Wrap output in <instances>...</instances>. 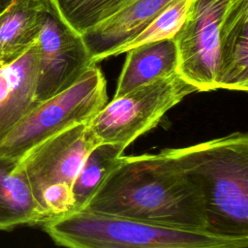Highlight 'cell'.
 Masks as SVG:
<instances>
[{
	"instance_id": "277c9868",
	"label": "cell",
	"mask_w": 248,
	"mask_h": 248,
	"mask_svg": "<svg viewBox=\"0 0 248 248\" xmlns=\"http://www.w3.org/2000/svg\"><path fill=\"white\" fill-rule=\"evenodd\" d=\"M108 102L107 81L97 64L74 83L39 102L0 142V157L19 159L47 138L78 123H88Z\"/></svg>"
},
{
	"instance_id": "52a82bcc",
	"label": "cell",
	"mask_w": 248,
	"mask_h": 248,
	"mask_svg": "<svg viewBox=\"0 0 248 248\" xmlns=\"http://www.w3.org/2000/svg\"><path fill=\"white\" fill-rule=\"evenodd\" d=\"M46 1L47 10L37 38L38 103L70 86L95 64L82 36L67 25Z\"/></svg>"
},
{
	"instance_id": "5b68a950",
	"label": "cell",
	"mask_w": 248,
	"mask_h": 248,
	"mask_svg": "<svg viewBox=\"0 0 248 248\" xmlns=\"http://www.w3.org/2000/svg\"><path fill=\"white\" fill-rule=\"evenodd\" d=\"M193 92L195 87L174 73L113 97L90 119L88 128L97 143L127 148Z\"/></svg>"
},
{
	"instance_id": "4fadbf2b",
	"label": "cell",
	"mask_w": 248,
	"mask_h": 248,
	"mask_svg": "<svg viewBox=\"0 0 248 248\" xmlns=\"http://www.w3.org/2000/svg\"><path fill=\"white\" fill-rule=\"evenodd\" d=\"M113 97L176 73L177 49L173 39L142 44L127 50Z\"/></svg>"
},
{
	"instance_id": "30bf717a",
	"label": "cell",
	"mask_w": 248,
	"mask_h": 248,
	"mask_svg": "<svg viewBox=\"0 0 248 248\" xmlns=\"http://www.w3.org/2000/svg\"><path fill=\"white\" fill-rule=\"evenodd\" d=\"M173 0H130L81 36L97 64L114 48L140 33Z\"/></svg>"
},
{
	"instance_id": "2e32d148",
	"label": "cell",
	"mask_w": 248,
	"mask_h": 248,
	"mask_svg": "<svg viewBox=\"0 0 248 248\" xmlns=\"http://www.w3.org/2000/svg\"><path fill=\"white\" fill-rule=\"evenodd\" d=\"M194 0H173L140 33L111 50L107 58L125 53L132 47L165 39H172L181 28Z\"/></svg>"
},
{
	"instance_id": "9c48e42d",
	"label": "cell",
	"mask_w": 248,
	"mask_h": 248,
	"mask_svg": "<svg viewBox=\"0 0 248 248\" xmlns=\"http://www.w3.org/2000/svg\"><path fill=\"white\" fill-rule=\"evenodd\" d=\"M37 40L13 61L0 64V142L37 104Z\"/></svg>"
},
{
	"instance_id": "8992f818",
	"label": "cell",
	"mask_w": 248,
	"mask_h": 248,
	"mask_svg": "<svg viewBox=\"0 0 248 248\" xmlns=\"http://www.w3.org/2000/svg\"><path fill=\"white\" fill-rule=\"evenodd\" d=\"M236 0H194L174 40L176 73L196 91L218 89L219 41L224 17Z\"/></svg>"
},
{
	"instance_id": "5bb4252c",
	"label": "cell",
	"mask_w": 248,
	"mask_h": 248,
	"mask_svg": "<svg viewBox=\"0 0 248 248\" xmlns=\"http://www.w3.org/2000/svg\"><path fill=\"white\" fill-rule=\"evenodd\" d=\"M46 0H10L0 11V64L22 54L38 38Z\"/></svg>"
},
{
	"instance_id": "e0dca14e",
	"label": "cell",
	"mask_w": 248,
	"mask_h": 248,
	"mask_svg": "<svg viewBox=\"0 0 248 248\" xmlns=\"http://www.w3.org/2000/svg\"><path fill=\"white\" fill-rule=\"evenodd\" d=\"M129 1L48 0L61 19L80 35L111 16Z\"/></svg>"
},
{
	"instance_id": "7a4b0ae2",
	"label": "cell",
	"mask_w": 248,
	"mask_h": 248,
	"mask_svg": "<svg viewBox=\"0 0 248 248\" xmlns=\"http://www.w3.org/2000/svg\"><path fill=\"white\" fill-rule=\"evenodd\" d=\"M195 182L205 202L208 230L248 236V134L234 132L161 150Z\"/></svg>"
},
{
	"instance_id": "ba28073f",
	"label": "cell",
	"mask_w": 248,
	"mask_h": 248,
	"mask_svg": "<svg viewBox=\"0 0 248 248\" xmlns=\"http://www.w3.org/2000/svg\"><path fill=\"white\" fill-rule=\"evenodd\" d=\"M97 144L87 123L75 124L38 143L18 162L29 179L38 202L48 186L67 183L73 186L84 159Z\"/></svg>"
},
{
	"instance_id": "9a60e30c",
	"label": "cell",
	"mask_w": 248,
	"mask_h": 248,
	"mask_svg": "<svg viewBox=\"0 0 248 248\" xmlns=\"http://www.w3.org/2000/svg\"><path fill=\"white\" fill-rule=\"evenodd\" d=\"M125 149L120 144L97 143L89 151L72 186L75 211L83 209Z\"/></svg>"
},
{
	"instance_id": "6da1fadb",
	"label": "cell",
	"mask_w": 248,
	"mask_h": 248,
	"mask_svg": "<svg viewBox=\"0 0 248 248\" xmlns=\"http://www.w3.org/2000/svg\"><path fill=\"white\" fill-rule=\"evenodd\" d=\"M82 210L157 225L208 230L202 192L162 151L121 155Z\"/></svg>"
},
{
	"instance_id": "7c38bea8",
	"label": "cell",
	"mask_w": 248,
	"mask_h": 248,
	"mask_svg": "<svg viewBox=\"0 0 248 248\" xmlns=\"http://www.w3.org/2000/svg\"><path fill=\"white\" fill-rule=\"evenodd\" d=\"M46 220L18 159L0 157V231Z\"/></svg>"
},
{
	"instance_id": "3957f363",
	"label": "cell",
	"mask_w": 248,
	"mask_h": 248,
	"mask_svg": "<svg viewBox=\"0 0 248 248\" xmlns=\"http://www.w3.org/2000/svg\"><path fill=\"white\" fill-rule=\"evenodd\" d=\"M42 225L54 243L64 248H248V236L157 225L85 210L52 217Z\"/></svg>"
},
{
	"instance_id": "8fae6325",
	"label": "cell",
	"mask_w": 248,
	"mask_h": 248,
	"mask_svg": "<svg viewBox=\"0 0 248 248\" xmlns=\"http://www.w3.org/2000/svg\"><path fill=\"white\" fill-rule=\"evenodd\" d=\"M218 89H248V0H236L224 17L219 41Z\"/></svg>"
}]
</instances>
